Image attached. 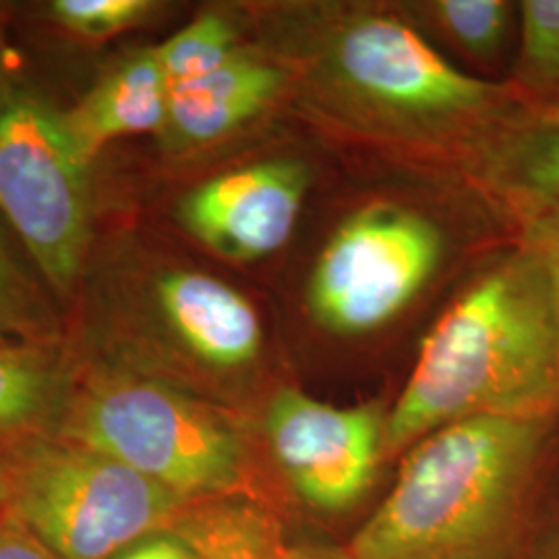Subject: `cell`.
Masks as SVG:
<instances>
[{
    "label": "cell",
    "instance_id": "cell-1",
    "mask_svg": "<svg viewBox=\"0 0 559 559\" xmlns=\"http://www.w3.org/2000/svg\"><path fill=\"white\" fill-rule=\"evenodd\" d=\"M559 302L524 245L473 284L423 338L415 369L385 417L396 454L473 417L558 419Z\"/></svg>",
    "mask_w": 559,
    "mask_h": 559
},
{
    "label": "cell",
    "instance_id": "cell-2",
    "mask_svg": "<svg viewBox=\"0 0 559 559\" xmlns=\"http://www.w3.org/2000/svg\"><path fill=\"white\" fill-rule=\"evenodd\" d=\"M554 425L473 417L431 431L346 549L355 559L508 558Z\"/></svg>",
    "mask_w": 559,
    "mask_h": 559
},
{
    "label": "cell",
    "instance_id": "cell-3",
    "mask_svg": "<svg viewBox=\"0 0 559 559\" xmlns=\"http://www.w3.org/2000/svg\"><path fill=\"white\" fill-rule=\"evenodd\" d=\"M119 460L182 501L261 498L235 419L166 381L80 365L59 433Z\"/></svg>",
    "mask_w": 559,
    "mask_h": 559
},
{
    "label": "cell",
    "instance_id": "cell-4",
    "mask_svg": "<svg viewBox=\"0 0 559 559\" xmlns=\"http://www.w3.org/2000/svg\"><path fill=\"white\" fill-rule=\"evenodd\" d=\"M7 512L59 559H108L162 531L185 501L98 450L60 436L4 454Z\"/></svg>",
    "mask_w": 559,
    "mask_h": 559
},
{
    "label": "cell",
    "instance_id": "cell-5",
    "mask_svg": "<svg viewBox=\"0 0 559 559\" xmlns=\"http://www.w3.org/2000/svg\"><path fill=\"white\" fill-rule=\"evenodd\" d=\"M87 168L62 112L17 90L0 96V214L62 297L90 245Z\"/></svg>",
    "mask_w": 559,
    "mask_h": 559
},
{
    "label": "cell",
    "instance_id": "cell-6",
    "mask_svg": "<svg viewBox=\"0 0 559 559\" xmlns=\"http://www.w3.org/2000/svg\"><path fill=\"white\" fill-rule=\"evenodd\" d=\"M92 321L154 323L138 328L87 330L81 365L100 367L156 334L179 360L205 378L245 373L260 355L261 323L253 305L237 288L200 270H162L141 286L138 297L110 278L94 293Z\"/></svg>",
    "mask_w": 559,
    "mask_h": 559
},
{
    "label": "cell",
    "instance_id": "cell-7",
    "mask_svg": "<svg viewBox=\"0 0 559 559\" xmlns=\"http://www.w3.org/2000/svg\"><path fill=\"white\" fill-rule=\"evenodd\" d=\"M440 258L431 222L399 205L365 207L340 226L316 265V320L338 334L371 332L413 300Z\"/></svg>",
    "mask_w": 559,
    "mask_h": 559
},
{
    "label": "cell",
    "instance_id": "cell-8",
    "mask_svg": "<svg viewBox=\"0 0 559 559\" xmlns=\"http://www.w3.org/2000/svg\"><path fill=\"white\" fill-rule=\"evenodd\" d=\"M263 431L290 489L330 514L353 508L367 493L385 456V417L378 408H342L295 388H280L270 400Z\"/></svg>",
    "mask_w": 559,
    "mask_h": 559
},
{
    "label": "cell",
    "instance_id": "cell-9",
    "mask_svg": "<svg viewBox=\"0 0 559 559\" xmlns=\"http://www.w3.org/2000/svg\"><path fill=\"white\" fill-rule=\"evenodd\" d=\"M338 75L365 100L413 117H452L480 110L500 87L464 75L419 34L390 17H362L340 32Z\"/></svg>",
    "mask_w": 559,
    "mask_h": 559
},
{
    "label": "cell",
    "instance_id": "cell-10",
    "mask_svg": "<svg viewBox=\"0 0 559 559\" xmlns=\"http://www.w3.org/2000/svg\"><path fill=\"white\" fill-rule=\"evenodd\" d=\"M307 191L297 162L251 164L201 182L179 203L182 226L228 260L272 255L290 239Z\"/></svg>",
    "mask_w": 559,
    "mask_h": 559
},
{
    "label": "cell",
    "instance_id": "cell-11",
    "mask_svg": "<svg viewBox=\"0 0 559 559\" xmlns=\"http://www.w3.org/2000/svg\"><path fill=\"white\" fill-rule=\"evenodd\" d=\"M168 106L170 81L154 46L120 59L62 117L81 154L92 162L110 141L162 133L168 120Z\"/></svg>",
    "mask_w": 559,
    "mask_h": 559
},
{
    "label": "cell",
    "instance_id": "cell-12",
    "mask_svg": "<svg viewBox=\"0 0 559 559\" xmlns=\"http://www.w3.org/2000/svg\"><path fill=\"white\" fill-rule=\"evenodd\" d=\"M280 85L282 73L276 67L239 52L207 75L170 85L162 133L179 150L224 140L258 117Z\"/></svg>",
    "mask_w": 559,
    "mask_h": 559
},
{
    "label": "cell",
    "instance_id": "cell-13",
    "mask_svg": "<svg viewBox=\"0 0 559 559\" xmlns=\"http://www.w3.org/2000/svg\"><path fill=\"white\" fill-rule=\"evenodd\" d=\"M80 360L60 344L0 346V452L59 433Z\"/></svg>",
    "mask_w": 559,
    "mask_h": 559
},
{
    "label": "cell",
    "instance_id": "cell-14",
    "mask_svg": "<svg viewBox=\"0 0 559 559\" xmlns=\"http://www.w3.org/2000/svg\"><path fill=\"white\" fill-rule=\"evenodd\" d=\"M166 528L195 559H286L293 549L276 506L247 493L185 501Z\"/></svg>",
    "mask_w": 559,
    "mask_h": 559
},
{
    "label": "cell",
    "instance_id": "cell-15",
    "mask_svg": "<svg viewBox=\"0 0 559 559\" xmlns=\"http://www.w3.org/2000/svg\"><path fill=\"white\" fill-rule=\"evenodd\" d=\"M491 179L526 222L559 201V100L522 115L501 138Z\"/></svg>",
    "mask_w": 559,
    "mask_h": 559
},
{
    "label": "cell",
    "instance_id": "cell-16",
    "mask_svg": "<svg viewBox=\"0 0 559 559\" xmlns=\"http://www.w3.org/2000/svg\"><path fill=\"white\" fill-rule=\"evenodd\" d=\"M60 340L48 295L0 228V346H40Z\"/></svg>",
    "mask_w": 559,
    "mask_h": 559
},
{
    "label": "cell",
    "instance_id": "cell-17",
    "mask_svg": "<svg viewBox=\"0 0 559 559\" xmlns=\"http://www.w3.org/2000/svg\"><path fill=\"white\" fill-rule=\"evenodd\" d=\"M170 85L198 80L239 55L235 25L218 13H205L156 46Z\"/></svg>",
    "mask_w": 559,
    "mask_h": 559
},
{
    "label": "cell",
    "instance_id": "cell-18",
    "mask_svg": "<svg viewBox=\"0 0 559 559\" xmlns=\"http://www.w3.org/2000/svg\"><path fill=\"white\" fill-rule=\"evenodd\" d=\"M520 29V78L559 90V0L522 2Z\"/></svg>",
    "mask_w": 559,
    "mask_h": 559
},
{
    "label": "cell",
    "instance_id": "cell-19",
    "mask_svg": "<svg viewBox=\"0 0 559 559\" xmlns=\"http://www.w3.org/2000/svg\"><path fill=\"white\" fill-rule=\"evenodd\" d=\"M510 4L501 0H443L438 15L445 29L473 55L491 57L510 27Z\"/></svg>",
    "mask_w": 559,
    "mask_h": 559
},
{
    "label": "cell",
    "instance_id": "cell-20",
    "mask_svg": "<svg viewBox=\"0 0 559 559\" xmlns=\"http://www.w3.org/2000/svg\"><path fill=\"white\" fill-rule=\"evenodd\" d=\"M154 11L150 0H57L50 4V15L67 32L102 40L135 27Z\"/></svg>",
    "mask_w": 559,
    "mask_h": 559
},
{
    "label": "cell",
    "instance_id": "cell-21",
    "mask_svg": "<svg viewBox=\"0 0 559 559\" xmlns=\"http://www.w3.org/2000/svg\"><path fill=\"white\" fill-rule=\"evenodd\" d=\"M522 245L537 255L559 302V201L535 221L526 222Z\"/></svg>",
    "mask_w": 559,
    "mask_h": 559
},
{
    "label": "cell",
    "instance_id": "cell-22",
    "mask_svg": "<svg viewBox=\"0 0 559 559\" xmlns=\"http://www.w3.org/2000/svg\"><path fill=\"white\" fill-rule=\"evenodd\" d=\"M108 559H195L185 543L173 535L168 528L150 533L131 545L122 547Z\"/></svg>",
    "mask_w": 559,
    "mask_h": 559
},
{
    "label": "cell",
    "instance_id": "cell-23",
    "mask_svg": "<svg viewBox=\"0 0 559 559\" xmlns=\"http://www.w3.org/2000/svg\"><path fill=\"white\" fill-rule=\"evenodd\" d=\"M0 559H59L34 539L9 512L0 514Z\"/></svg>",
    "mask_w": 559,
    "mask_h": 559
},
{
    "label": "cell",
    "instance_id": "cell-24",
    "mask_svg": "<svg viewBox=\"0 0 559 559\" xmlns=\"http://www.w3.org/2000/svg\"><path fill=\"white\" fill-rule=\"evenodd\" d=\"M286 559H355L346 547L334 545H293Z\"/></svg>",
    "mask_w": 559,
    "mask_h": 559
},
{
    "label": "cell",
    "instance_id": "cell-25",
    "mask_svg": "<svg viewBox=\"0 0 559 559\" xmlns=\"http://www.w3.org/2000/svg\"><path fill=\"white\" fill-rule=\"evenodd\" d=\"M9 503V473H7V459L0 452V514L7 512Z\"/></svg>",
    "mask_w": 559,
    "mask_h": 559
}]
</instances>
